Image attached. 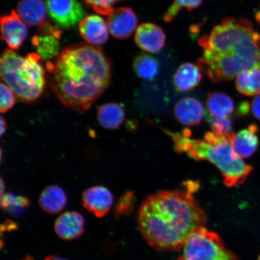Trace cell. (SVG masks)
<instances>
[{"label":"cell","mask_w":260,"mask_h":260,"mask_svg":"<svg viewBox=\"0 0 260 260\" xmlns=\"http://www.w3.org/2000/svg\"><path fill=\"white\" fill-rule=\"evenodd\" d=\"M136 201L134 191L129 190L123 194L115 205L114 210L115 218L129 216L135 209Z\"/></svg>","instance_id":"cell-25"},{"label":"cell","mask_w":260,"mask_h":260,"mask_svg":"<svg viewBox=\"0 0 260 260\" xmlns=\"http://www.w3.org/2000/svg\"><path fill=\"white\" fill-rule=\"evenodd\" d=\"M250 110H251L252 115L260 121V94L256 95L252 101V103L250 105Z\"/></svg>","instance_id":"cell-30"},{"label":"cell","mask_w":260,"mask_h":260,"mask_svg":"<svg viewBox=\"0 0 260 260\" xmlns=\"http://www.w3.org/2000/svg\"><path fill=\"white\" fill-rule=\"evenodd\" d=\"M46 67L51 88L58 100L80 113L90 109L111 80V64L102 49L95 45L68 47Z\"/></svg>","instance_id":"cell-1"},{"label":"cell","mask_w":260,"mask_h":260,"mask_svg":"<svg viewBox=\"0 0 260 260\" xmlns=\"http://www.w3.org/2000/svg\"><path fill=\"white\" fill-rule=\"evenodd\" d=\"M236 87L244 95L251 96L260 94V69L253 68L239 74L237 76Z\"/></svg>","instance_id":"cell-21"},{"label":"cell","mask_w":260,"mask_h":260,"mask_svg":"<svg viewBox=\"0 0 260 260\" xmlns=\"http://www.w3.org/2000/svg\"><path fill=\"white\" fill-rule=\"evenodd\" d=\"M258 126L252 123L237 133H231L227 138L234 151L240 157L247 158L256 153L259 144L257 136Z\"/></svg>","instance_id":"cell-13"},{"label":"cell","mask_w":260,"mask_h":260,"mask_svg":"<svg viewBox=\"0 0 260 260\" xmlns=\"http://www.w3.org/2000/svg\"><path fill=\"white\" fill-rule=\"evenodd\" d=\"M97 118L103 128L109 130L116 129L125 121V110L121 104H105L98 109Z\"/></svg>","instance_id":"cell-19"},{"label":"cell","mask_w":260,"mask_h":260,"mask_svg":"<svg viewBox=\"0 0 260 260\" xmlns=\"http://www.w3.org/2000/svg\"><path fill=\"white\" fill-rule=\"evenodd\" d=\"M135 41L142 50L149 53H156L162 50L167 42L162 28L152 22H145L136 30Z\"/></svg>","instance_id":"cell-11"},{"label":"cell","mask_w":260,"mask_h":260,"mask_svg":"<svg viewBox=\"0 0 260 260\" xmlns=\"http://www.w3.org/2000/svg\"><path fill=\"white\" fill-rule=\"evenodd\" d=\"M56 235L64 240L79 238L84 231V219L77 211H67L58 217L54 223Z\"/></svg>","instance_id":"cell-16"},{"label":"cell","mask_w":260,"mask_h":260,"mask_svg":"<svg viewBox=\"0 0 260 260\" xmlns=\"http://www.w3.org/2000/svg\"><path fill=\"white\" fill-rule=\"evenodd\" d=\"M174 115L181 124L193 126L199 125L204 115V109L200 101L193 97H184L174 107Z\"/></svg>","instance_id":"cell-15"},{"label":"cell","mask_w":260,"mask_h":260,"mask_svg":"<svg viewBox=\"0 0 260 260\" xmlns=\"http://www.w3.org/2000/svg\"><path fill=\"white\" fill-rule=\"evenodd\" d=\"M203 0H174L173 3L169 8L164 15V19L167 23L173 21L180 12L182 9L190 12L199 8L202 5Z\"/></svg>","instance_id":"cell-24"},{"label":"cell","mask_w":260,"mask_h":260,"mask_svg":"<svg viewBox=\"0 0 260 260\" xmlns=\"http://www.w3.org/2000/svg\"><path fill=\"white\" fill-rule=\"evenodd\" d=\"M5 186L4 181L3 180V178H1V197L5 194Z\"/></svg>","instance_id":"cell-33"},{"label":"cell","mask_w":260,"mask_h":260,"mask_svg":"<svg viewBox=\"0 0 260 260\" xmlns=\"http://www.w3.org/2000/svg\"><path fill=\"white\" fill-rule=\"evenodd\" d=\"M0 111L2 113H5L14 106L16 103L15 95L14 91L10 88L7 84L3 83L0 85Z\"/></svg>","instance_id":"cell-28"},{"label":"cell","mask_w":260,"mask_h":260,"mask_svg":"<svg viewBox=\"0 0 260 260\" xmlns=\"http://www.w3.org/2000/svg\"><path fill=\"white\" fill-rule=\"evenodd\" d=\"M1 32L2 40L14 50L21 48L28 34L27 25L15 11L2 16Z\"/></svg>","instance_id":"cell-10"},{"label":"cell","mask_w":260,"mask_h":260,"mask_svg":"<svg viewBox=\"0 0 260 260\" xmlns=\"http://www.w3.org/2000/svg\"><path fill=\"white\" fill-rule=\"evenodd\" d=\"M59 39L54 35L35 36L31 40L32 45L37 49L38 54L44 60L55 58L59 54Z\"/></svg>","instance_id":"cell-22"},{"label":"cell","mask_w":260,"mask_h":260,"mask_svg":"<svg viewBox=\"0 0 260 260\" xmlns=\"http://www.w3.org/2000/svg\"><path fill=\"white\" fill-rule=\"evenodd\" d=\"M41 60L40 55L36 53L23 57L12 50H6L2 54V80L24 102H34L43 92L45 77Z\"/></svg>","instance_id":"cell-5"},{"label":"cell","mask_w":260,"mask_h":260,"mask_svg":"<svg viewBox=\"0 0 260 260\" xmlns=\"http://www.w3.org/2000/svg\"><path fill=\"white\" fill-rule=\"evenodd\" d=\"M83 206L96 217H105L111 209L114 202L113 194L103 186L91 187L82 194Z\"/></svg>","instance_id":"cell-12"},{"label":"cell","mask_w":260,"mask_h":260,"mask_svg":"<svg viewBox=\"0 0 260 260\" xmlns=\"http://www.w3.org/2000/svg\"><path fill=\"white\" fill-rule=\"evenodd\" d=\"M202 71L198 64L184 63L175 72L173 82L178 92H187L196 88L202 81Z\"/></svg>","instance_id":"cell-17"},{"label":"cell","mask_w":260,"mask_h":260,"mask_svg":"<svg viewBox=\"0 0 260 260\" xmlns=\"http://www.w3.org/2000/svg\"><path fill=\"white\" fill-rule=\"evenodd\" d=\"M197 64L214 83L232 80L243 71L260 69V34L248 19L224 18L198 40Z\"/></svg>","instance_id":"cell-3"},{"label":"cell","mask_w":260,"mask_h":260,"mask_svg":"<svg viewBox=\"0 0 260 260\" xmlns=\"http://www.w3.org/2000/svg\"><path fill=\"white\" fill-rule=\"evenodd\" d=\"M174 142V150L178 154H186L197 161H208L219 169L223 178V184L229 187L239 186L246 180L253 170L234 151L229 140L225 136L207 132L205 141L191 139L190 129H184L181 134L164 129Z\"/></svg>","instance_id":"cell-4"},{"label":"cell","mask_w":260,"mask_h":260,"mask_svg":"<svg viewBox=\"0 0 260 260\" xmlns=\"http://www.w3.org/2000/svg\"><path fill=\"white\" fill-rule=\"evenodd\" d=\"M21 260H34L30 255L26 256L25 257Z\"/></svg>","instance_id":"cell-35"},{"label":"cell","mask_w":260,"mask_h":260,"mask_svg":"<svg viewBox=\"0 0 260 260\" xmlns=\"http://www.w3.org/2000/svg\"><path fill=\"white\" fill-rule=\"evenodd\" d=\"M206 105L209 115L220 118H229L235 110L232 98L222 92L208 93Z\"/></svg>","instance_id":"cell-20"},{"label":"cell","mask_w":260,"mask_h":260,"mask_svg":"<svg viewBox=\"0 0 260 260\" xmlns=\"http://www.w3.org/2000/svg\"><path fill=\"white\" fill-rule=\"evenodd\" d=\"M16 11L26 24L38 28L40 35H54L60 39L61 32L49 21L46 4L42 0H20Z\"/></svg>","instance_id":"cell-7"},{"label":"cell","mask_w":260,"mask_h":260,"mask_svg":"<svg viewBox=\"0 0 260 260\" xmlns=\"http://www.w3.org/2000/svg\"><path fill=\"white\" fill-rule=\"evenodd\" d=\"M39 204L42 210L48 214L60 213L67 204L66 193L57 185H50L42 191Z\"/></svg>","instance_id":"cell-18"},{"label":"cell","mask_w":260,"mask_h":260,"mask_svg":"<svg viewBox=\"0 0 260 260\" xmlns=\"http://www.w3.org/2000/svg\"><path fill=\"white\" fill-rule=\"evenodd\" d=\"M79 31L81 37L92 45L98 46L108 41V26L99 15H92L84 17L80 22Z\"/></svg>","instance_id":"cell-14"},{"label":"cell","mask_w":260,"mask_h":260,"mask_svg":"<svg viewBox=\"0 0 260 260\" xmlns=\"http://www.w3.org/2000/svg\"><path fill=\"white\" fill-rule=\"evenodd\" d=\"M133 69L141 79L152 80L158 74L160 64L155 57L147 54H141L135 58Z\"/></svg>","instance_id":"cell-23"},{"label":"cell","mask_w":260,"mask_h":260,"mask_svg":"<svg viewBox=\"0 0 260 260\" xmlns=\"http://www.w3.org/2000/svg\"><path fill=\"white\" fill-rule=\"evenodd\" d=\"M107 22L110 34L118 40L129 38L138 27L137 15L129 8L113 9L108 15Z\"/></svg>","instance_id":"cell-9"},{"label":"cell","mask_w":260,"mask_h":260,"mask_svg":"<svg viewBox=\"0 0 260 260\" xmlns=\"http://www.w3.org/2000/svg\"><path fill=\"white\" fill-rule=\"evenodd\" d=\"M6 129H7V123H6V120L4 118H3V116H1V133H0L1 136L4 135L6 133Z\"/></svg>","instance_id":"cell-31"},{"label":"cell","mask_w":260,"mask_h":260,"mask_svg":"<svg viewBox=\"0 0 260 260\" xmlns=\"http://www.w3.org/2000/svg\"><path fill=\"white\" fill-rule=\"evenodd\" d=\"M178 260H239L220 236L202 226L188 237Z\"/></svg>","instance_id":"cell-6"},{"label":"cell","mask_w":260,"mask_h":260,"mask_svg":"<svg viewBox=\"0 0 260 260\" xmlns=\"http://www.w3.org/2000/svg\"><path fill=\"white\" fill-rule=\"evenodd\" d=\"M149 195L138 211L137 223L148 245L159 251H179L195 231L204 226L206 213L186 186Z\"/></svg>","instance_id":"cell-2"},{"label":"cell","mask_w":260,"mask_h":260,"mask_svg":"<svg viewBox=\"0 0 260 260\" xmlns=\"http://www.w3.org/2000/svg\"><path fill=\"white\" fill-rule=\"evenodd\" d=\"M255 18L256 21L260 23V7L255 12Z\"/></svg>","instance_id":"cell-34"},{"label":"cell","mask_w":260,"mask_h":260,"mask_svg":"<svg viewBox=\"0 0 260 260\" xmlns=\"http://www.w3.org/2000/svg\"><path fill=\"white\" fill-rule=\"evenodd\" d=\"M83 1L99 14L109 15L113 10L114 5L122 0H83Z\"/></svg>","instance_id":"cell-29"},{"label":"cell","mask_w":260,"mask_h":260,"mask_svg":"<svg viewBox=\"0 0 260 260\" xmlns=\"http://www.w3.org/2000/svg\"><path fill=\"white\" fill-rule=\"evenodd\" d=\"M207 120L210 123L211 130L216 135L227 138L233 133V122L229 118H220L208 115Z\"/></svg>","instance_id":"cell-27"},{"label":"cell","mask_w":260,"mask_h":260,"mask_svg":"<svg viewBox=\"0 0 260 260\" xmlns=\"http://www.w3.org/2000/svg\"><path fill=\"white\" fill-rule=\"evenodd\" d=\"M49 15L57 27L70 29L82 21L85 16L77 0H45Z\"/></svg>","instance_id":"cell-8"},{"label":"cell","mask_w":260,"mask_h":260,"mask_svg":"<svg viewBox=\"0 0 260 260\" xmlns=\"http://www.w3.org/2000/svg\"><path fill=\"white\" fill-rule=\"evenodd\" d=\"M30 204L28 198L11 193H5L1 197V207L10 212H15L27 207Z\"/></svg>","instance_id":"cell-26"},{"label":"cell","mask_w":260,"mask_h":260,"mask_svg":"<svg viewBox=\"0 0 260 260\" xmlns=\"http://www.w3.org/2000/svg\"><path fill=\"white\" fill-rule=\"evenodd\" d=\"M44 260H67L55 255H49Z\"/></svg>","instance_id":"cell-32"}]
</instances>
